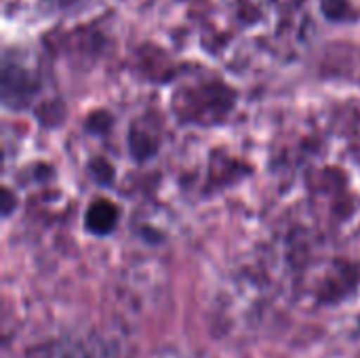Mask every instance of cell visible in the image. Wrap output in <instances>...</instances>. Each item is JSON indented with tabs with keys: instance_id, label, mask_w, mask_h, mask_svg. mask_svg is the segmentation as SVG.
I'll use <instances>...</instances> for the list:
<instances>
[{
	"instance_id": "cell-1",
	"label": "cell",
	"mask_w": 360,
	"mask_h": 358,
	"mask_svg": "<svg viewBox=\"0 0 360 358\" xmlns=\"http://www.w3.org/2000/svg\"><path fill=\"white\" fill-rule=\"evenodd\" d=\"M118 219V209L110 200H95L86 211V228L93 234H108L114 230Z\"/></svg>"
}]
</instances>
